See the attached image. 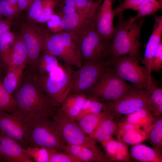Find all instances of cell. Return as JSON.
I'll list each match as a JSON object with an SVG mask.
<instances>
[{
    "mask_svg": "<svg viewBox=\"0 0 162 162\" xmlns=\"http://www.w3.org/2000/svg\"><path fill=\"white\" fill-rule=\"evenodd\" d=\"M29 71L26 75L24 73L21 84L13 94L18 110L30 119L46 115L50 116L57 106L39 87L32 71Z\"/></svg>",
    "mask_w": 162,
    "mask_h": 162,
    "instance_id": "1",
    "label": "cell"
},
{
    "mask_svg": "<svg viewBox=\"0 0 162 162\" xmlns=\"http://www.w3.org/2000/svg\"><path fill=\"white\" fill-rule=\"evenodd\" d=\"M122 12L117 15V22L114 27L110 42V55L115 57L130 56L135 57L139 61H142L140 40L144 17L139 19L138 21L132 16L125 20Z\"/></svg>",
    "mask_w": 162,
    "mask_h": 162,
    "instance_id": "2",
    "label": "cell"
},
{
    "mask_svg": "<svg viewBox=\"0 0 162 162\" xmlns=\"http://www.w3.org/2000/svg\"><path fill=\"white\" fill-rule=\"evenodd\" d=\"M72 66L60 64L51 72L37 75L32 72L37 84L53 104L59 106L69 94L72 85Z\"/></svg>",
    "mask_w": 162,
    "mask_h": 162,
    "instance_id": "3",
    "label": "cell"
},
{
    "mask_svg": "<svg viewBox=\"0 0 162 162\" xmlns=\"http://www.w3.org/2000/svg\"><path fill=\"white\" fill-rule=\"evenodd\" d=\"M68 32L79 48L83 64L110 57V42L98 32L95 28L94 22L78 30Z\"/></svg>",
    "mask_w": 162,
    "mask_h": 162,
    "instance_id": "4",
    "label": "cell"
},
{
    "mask_svg": "<svg viewBox=\"0 0 162 162\" xmlns=\"http://www.w3.org/2000/svg\"><path fill=\"white\" fill-rule=\"evenodd\" d=\"M29 136V147L62 151L65 144L56 121L48 115L30 119Z\"/></svg>",
    "mask_w": 162,
    "mask_h": 162,
    "instance_id": "5",
    "label": "cell"
},
{
    "mask_svg": "<svg viewBox=\"0 0 162 162\" xmlns=\"http://www.w3.org/2000/svg\"><path fill=\"white\" fill-rule=\"evenodd\" d=\"M50 117L56 122L65 144L82 145L90 149L101 158L109 160L96 143L86 134L78 124L70 118L57 106Z\"/></svg>",
    "mask_w": 162,
    "mask_h": 162,
    "instance_id": "6",
    "label": "cell"
},
{
    "mask_svg": "<svg viewBox=\"0 0 162 162\" xmlns=\"http://www.w3.org/2000/svg\"><path fill=\"white\" fill-rule=\"evenodd\" d=\"M151 89H138L134 86L118 100L104 103L103 111L113 119L128 115L138 110L146 109L152 112L153 107L150 100Z\"/></svg>",
    "mask_w": 162,
    "mask_h": 162,
    "instance_id": "7",
    "label": "cell"
},
{
    "mask_svg": "<svg viewBox=\"0 0 162 162\" xmlns=\"http://www.w3.org/2000/svg\"><path fill=\"white\" fill-rule=\"evenodd\" d=\"M116 74L112 65L103 72L88 96L100 101H114L123 97L133 87Z\"/></svg>",
    "mask_w": 162,
    "mask_h": 162,
    "instance_id": "8",
    "label": "cell"
},
{
    "mask_svg": "<svg viewBox=\"0 0 162 162\" xmlns=\"http://www.w3.org/2000/svg\"><path fill=\"white\" fill-rule=\"evenodd\" d=\"M51 34L44 27L32 22H22L20 28V35L26 49L28 65L34 70L39 58L45 50L47 39Z\"/></svg>",
    "mask_w": 162,
    "mask_h": 162,
    "instance_id": "9",
    "label": "cell"
},
{
    "mask_svg": "<svg viewBox=\"0 0 162 162\" xmlns=\"http://www.w3.org/2000/svg\"><path fill=\"white\" fill-rule=\"evenodd\" d=\"M111 57L83 64L76 70H73L72 85L70 94H83L88 96L101 74L112 64Z\"/></svg>",
    "mask_w": 162,
    "mask_h": 162,
    "instance_id": "10",
    "label": "cell"
},
{
    "mask_svg": "<svg viewBox=\"0 0 162 162\" xmlns=\"http://www.w3.org/2000/svg\"><path fill=\"white\" fill-rule=\"evenodd\" d=\"M112 66L120 78L131 83L135 88L149 89L153 82L146 70L139 64L135 57L130 56H112Z\"/></svg>",
    "mask_w": 162,
    "mask_h": 162,
    "instance_id": "11",
    "label": "cell"
},
{
    "mask_svg": "<svg viewBox=\"0 0 162 162\" xmlns=\"http://www.w3.org/2000/svg\"><path fill=\"white\" fill-rule=\"evenodd\" d=\"M30 119L18 110L13 113L0 111V134L13 139L26 149L30 145Z\"/></svg>",
    "mask_w": 162,
    "mask_h": 162,
    "instance_id": "12",
    "label": "cell"
},
{
    "mask_svg": "<svg viewBox=\"0 0 162 162\" xmlns=\"http://www.w3.org/2000/svg\"><path fill=\"white\" fill-rule=\"evenodd\" d=\"M98 8L86 6L72 14L60 16L59 25L62 31L74 32L94 22Z\"/></svg>",
    "mask_w": 162,
    "mask_h": 162,
    "instance_id": "13",
    "label": "cell"
},
{
    "mask_svg": "<svg viewBox=\"0 0 162 162\" xmlns=\"http://www.w3.org/2000/svg\"><path fill=\"white\" fill-rule=\"evenodd\" d=\"M45 50L62 59L66 64L78 68L82 66L74 56L69 42L62 38L61 32L50 34L46 40Z\"/></svg>",
    "mask_w": 162,
    "mask_h": 162,
    "instance_id": "14",
    "label": "cell"
},
{
    "mask_svg": "<svg viewBox=\"0 0 162 162\" xmlns=\"http://www.w3.org/2000/svg\"><path fill=\"white\" fill-rule=\"evenodd\" d=\"M112 0H103L99 7L94 20L95 28L104 38L110 41L114 29Z\"/></svg>",
    "mask_w": 162,
    "mask_h": 162,
    "instance_id": "15",
    "label": "cell"
},
{
    "mask_svg": "<svg viewBox=\"0 0 162 162\" xmlns=\"http://www.w3.org/2000/svg\"><path fill=\"white\" fill-rule=\"evenodd\" d=\"M0 156L1 162H33L25 149L13 139L0 134Z\"/></svg>",
    "mask_w": 162,
    "mask_h": 162,
    "instance_id": "16",
    "label": "cell"
},
{
    "mask_svg": "<svg viewBox=\"0 0 162 162\" xmlns=\"http://www.w3.org/2000/svg\"><path fill=\"white\" fill-rule=\"evenodd\" d=\"M155 22L151 35L147 44L142 62L143 64L150 77L151 68L154 54L162 42V16H155Z\"/></svg>",
    "mask_w": 162,
    "mask_h": 162,
    "instance_id": "17",
    "label": "cell"
},
{
    "mask_svg": "<svg viewBox=\"0 0 162 162\" xmlns=\"http://www.w3.org/2000/svg\"><path fill=\"white\" fill-rule=\"evenodd\" d=\"M107 158L111 161L129 162L130 156L126 144L112 137L101 143Z\"/></svg>",
    "mask_w": 162,
    "mask_h": 162,
    "instance_id": "18",
    "label": "cell"
},
{
    "mask_svg": "<svg viewBox=\"0 0 162 162\" xmlns=\"http://www.w3.org/2000/svg\"><path fill=\"white\" fill-rule=\"evenodd\" d=\"M88 96L83 94H70L62 104L61 111L72 120L78 118L83 104Z\"/></svg>",
    "mask_w": 162,
    "mask_h": 162,
    "instance_id": "19",
    "label": "cell"
},
{
    "mask_svg": "<svg viewBox=\"0 0 162 162\" xmlns=\"http://www.w3.org/2000/svg\"><path fill=\"white\" fill-rule=\"evenodd\" d=\"M116 128L113 119L107 114L90 137L96 143H101L112 137Z\"/></svg>",
    "mask_w": 162,
    "mask_h": 162,
    "instance_id": "20",
    "label": "cell"
},
{
    "mask_svg": "<svg viewBox=\"0 0 162 162\" xmlns=\"http://www.w3.org/2000/svg\"><path fill=\"white\" fill-rule=\"evenodd\" d=\"M62 151L72 155L80 162H107L90 149L82 145L65 144Z\"/></svg>",
    "mask_w": 162,
    "mask_h": 162,
    "instance_id": "21",
    "label": "cell"
},
{
    "mask_svg": "<svg viewBox=\"0 0 162 162\" xmlns=\"http://www.w3.org/2000/svg\"><path fill=\"white\" fill-rule=\"evenodd\" d=\"M27 62L28 56L26 49L22 38L19 34L16 37L12 49L7 71L14 69L27 64Z\"/></svg>",
    "mask_w": 162,
    "mask_h": 162,
    "instance_id": "22",
    "label": "cell"
},
{
    "mask_svg": "<svg viewBox=\"0 0 162 162\" xmlns=\"http://www.w3.org/2000/svg\"><path fill=\"white\" fill-rule=\"evenodd\" d=\"M130 153L132 158L139 162H162L161 152L145 145H135L131 148Z\"/></svg>",
    "mask_w": 162,
    "mask_h": 162,
    "instance_id": "23",
    "label": "cell"
},
{
    "mask_svg": "<svg viewBox=\"0 0 162 162\" xmlns=\"http://www.w3.org/2000/svg\"><path fill=\"white\" fill-rule=\"evenodd\" d=\"M151 112L141 109L127 115L126 121L142 129L148 134L151 130L154 118Z\"/></svg>",
    "mask_w": 162,
    "mask_h": 162,
    "instance_id": "24",
    "label": "cell"
},
{
    "mask_svg": "<svg viewBox=\"0 0 162 162\" xmlns=\"http://www.w3.org/2000/svg\"><path fill=\"white\" fill-rule=\"evenodd\" d=\"M26 64L14 69L8 70L2 81L3 86L9 93L13 94L21 84Z\"/></svg>",
    "mask_w": 162,
    "mask_h": 162,
    "instance_id": "25",
    "label": "cell"
},
{
    "mask_svg": "<svg viewBox=\"0 0 162 162\" xmlns=\"http://www.w3.org/2000/svg\"><path fill=\"white\" fill-rule=\"evenodd\" d=\"M16 38V36L10 30L0 38V55L2 69L4 72H7L10 53Z\"/></svg>",
    "mask_w": 162,
    "mask_h": 162,
    "instance_id": "26",
    "label": "cell"
},
{
    "mask_svg": "<svg viewBox=\"0 0 162 162\" xmlns=\"http://www.w3.org/2000/svg\"><path fill=\"white\" fill-rule=\"evenodd\" d=\"M59 64L56 56L44 50L41 54L32 72L36 75H44L51 72Z\"/></svg>",
    "mask_w": 162,
    "mask_h": 162,
    "instance_id": "27",
    "label": "cell"
},
{
    "mask_svg": "<svg viewBox=\"0 0 162 162\" xmlns=\"http://www.w3.org/2000/svg\"><path fill=\"white\" fill-rule=\"evenodd\" d=\"M106 114L103 111L98 113L87 114L76 121L83 131L90 136Z\"/></svg>",
    "mask_w": 162,
    "mask_h": 162,
    "instance_id": "28",
    "label": "cell"
},
{
    "mask_svg": "<svg viewBox=\"0 0 162 162\" xmlns=\"http://www.w3.org/2000/svg\"><path fill=\"white\" fill-rule=\"evenodd\" d=\"M162 9V0H144L137 9V14L133 17L138 20L146 16L154 15Z\"/></svg>",
    "mask_w": 162,
    "mask_h": 162,
    "instance_id": "29",
    "label": "cell"
},
{
    "mask_svg": "<svg viewBox=\"0 0 162 162\" xmlns=\"http://www.w3.org/2000/svg\"><path fill=\"white\" fill-rule=\"evenodd\" d=\"M17 110L16 99L5 89L0 80V111L13 113Z\"/></svg>",
    "mask_w": 162,
    "mask_h": 162,
    "instance_id": "30",
    "label": "cell"
},
{
    "mask_svg": "<svg viewBox=\"0 0 162 162\" xmlns=\"http://www.w3.org/2000/svg\"><path fill=\"white\" fill-rule=\"evenodd\" d=\"M147 139L153 148L161 152L162 147V119L155 121L148 134Z\"/></svg>",
    "mask_w": 162,
    "mask_h": 162,
    "instance_id": "31",
    "label": "cell"
},
{
    "mask_svg": "<svg viewBox=\"0 0 162 162\" xmlns=\"http://www.w3.org/2000/svg\"><path fill=\"white\" fill-rule=\"evenodd\" d=\"M148 134L143 129L139 128L123 135L118 140L126 144L136 145L147 139Z\"/></svg>",
    "mask_w": 162,
    "mask_h": 162,
    "instance_id": "32",
    "label": "cell"
},
{
    "mask_svg": "<svg viewBox=\"0 0 162 162\" xmlns=\"http://www.w3.org/2000/svg\"><path fill=\"white\" fill-rule=\"evenodd\" d=\"M25 149L27 155L34 162H49V154L47 148L28 147Z\"/></svg>",
    "mask_w": 162,
    "mask_h": 162,
    "instance_id": "33",
    "label": "cell"
},
{
    "mask_svg": "<svg viewBox=\"0 0 162 162\" xmlns=\"http://www.w3.org/2000/svg\"><path fill=\"white\" fill-rule=\"evenodd\" d=\"M49 157V162H80L72 155L63 151L47 148Z\"/></svg>",
    "mask_w": 162,
    "mask_h": 162,
    "instance_id": "34",
    "label": "cell"
},
{
    "mask_svg": "<svg viewBox=\"0 0 162 162\" xmlns=\"http://www.w3.org/2000/svg\"><path fill=\"white\" fill-rule=\"evenodd\" d=\"M49 0H33L27 10V16L32 21H34L40 16Z\"/></svg>",
    "mask_w": 162,
    "mask_h": 162,
    "instance_id": "35",
    "label": "cell"
},
{
    "mask_svg": "<svg viewBox=\"0 0 162 162\" xmlns=\"http://www.w3.org/2000/svg\"><path fill=\"white\" fill-rule=\"evenodd\" d=\"M58 3L57 0H49L40 16L34 21L39 23L46 22L54 14V9Z\"/></svg>",
    "mask_w": 162,
    "mask_h": 162,
    "instance_id": "36",
    "label": "cell"
},
{
    "mask_svg": "<svg viewBox=\"0 0 162 162\" xmlns=\"http://www.w3.org/2000/svg\"><path fill=\"white\" fill-rule=\"evenodd\" d=\"M144 0H124V2L117 6L114 10L115 16L127 9L137 11V9Z\"/></svg>",
    "mask_w": 162,
    "mask_h": 162,
    "instance_id": "37",
    "label": "cell"
},
{
    "mask_svg": "<svg viewBox=\"0 0 162 162\" xmlns=\"http://www.w3.org/2000/svg\"><path fill=\"white\" fill-rule=\"evenodd\" d=\"M162 68V42L155 51L152 62L151 72H160Z\"/></svg>",
    "mask_w": 162,
    "mask_h": 162,
    "instance_id": "38",
    "label": "cell"
},
{
    "mask_svg": "<svg viewBox=\"0 0 162 162\" xmlns=\"http://www.w3.org/2000/svg\"><path fill=\"white\" fill-rule=\"evenodd\" d=\"M150 100L153 107L162 104V88L158 87L153 82L151 86Z\"/></svg>",
    "mask_w": 162,
    "mask_h": 162,
    "instance_id": "39",
    "label": "cell"
},
{
    "mask_svg": "<svg viewBox=\"0 0 162 162\" xmlns=\"http://www.w3.org/2000/svg\"><path fill=\"white\" fill-rule=\"evenodd\" d=\"M139 128H140L125 121L124 122H120L117 125L115 133L118 140L126 133Z\"/></svg>",
    "mask_w": 162,
    "mask_h": 162,
    "instance_id": "40",
    "label": "cell"
},
{
    "mask_svg": "<svg viewBox=\"0 0 162 162\" xmlns=\"http://www.w3.org/2000/svg\"><path fill=\"white\" fill-rule=\"evenodd\" d=\"M0 6L6 19L12 20L18 14L11 7L6 0H0Z\"/></svg>",
    "mask_w": 162,
    "mask_h": 162,
    "instance_id": "41",
    "label": "cell"
},
{
    "mask_svg": "<svg viewBox=\"0 0 162 162\" xmlns=\"http://www.w3.org/2000/svg\"><path fill=\"white\" fill-rule=\"evenodd\" d=\"M60 18V16L54 14L51 16L46 22L50 30L54 33L62 31L59 25Z\"/></svg>",
    "mask_w": 162,
    "mask_h": 162,
    "instance_id": "42",
    "label": "cell"
},
{
    "mask_svg": "<svg viewBox=\"0 0 162 162\" xmlns=\"http://www.w3.org/2000/svg\"><path fill=\"white\" fill-rule=\"evenodd\" d=\"M104 107V103L98 100L95 98L91 103L85 115L99 113L103 110Z\"/></svg>",
    "mask_w": 162,
    "mask_h": 162,
    "instance_id": "43",
    "label": "cell"
},
{
    "mask_svg": "<svg viewBox=\"0 0 162 162\" xmlns=\"http://www.w3.org/2000/svg\"><path fill=\"white\" fill-rule=\"evenodd\" d=\"M13 22L12 20H0V38L7 31L10 30Z\"/></svg>",
    "mask_w": 162,
    "mask_h": 162,
    "instance_id": "44",
    "label": "cell"
},
{
    "mask_svg": "<svg viewBox=\"0 0 162 162\" xmlns=\"http://www.w3.org/2000/svg\"><path fill=\"white\" fill-rule=\"evenodd\" d=\"M33 0H17L19 13L27 10Z\"/></svg>",
    "mask_w": 162,
    "mask_h": 162,
    "instance_id": "45",
    "label": "cell"
},
{
    "mask_svg": "<svg viewBox=\"0 0 162 162\" xmlns=\"http://www.w3.org/2000/svg\"><path fill=\"white\" fill-rule=\"evenodd\" d=\"M63 6L62 8V12L63 15H69L74 12L76 10L75 7L67 5H64L62 3H60Z\"/></svg>",
    "mask_w": 162,
    "mask_h": 162,
    "instance_id": "46",
    "label": "cell"
},
{
    "mask_svg": "<svg viewBox=\"0 0 162 162\" xmlns=\"http://www.w3.org/2000/svg\"><path fill=\"white\" fill-rule=\"evenodd\" d=\"M151 113L153 116H157L160 115L162 113V104L154 107Z\"/></svg>",
    "mask_w": 162,
    "mask_h": 162,
    "instance_id": "47",
    "label": "cell"
},
{
    "mask_svg": "<svg viewBox=\"0 0 162 162\" xmlns=\"http://www.w3.org/2000/svg\"><path fill=\"white\" fill-rule=\"evenodd\" d=\"M9 4L18 13H19L17 0H6Z\"/></svg>",
    "mask_w": 162,
    "mask_h": 162,
    "instance_id": "48",
    "label": "cell"
},
{
    "mask_svg": "<svg viewBox=\"0 0 162 162\" xmlns=\"http://www.w3.org/2000/svg\"><path fill=\"white\" fill-rule=\"evenodd\" d=\"M65 5H70L75 7V0H65L62 3Z\"/></svg>",
    "mask_w": 162,
    "mask_h": 162,
    "instance_id": "49",
    "label": "cell"
},
{
    "mask_svg": "<svg viewBox=\"0 0 162 162\" xmlns=\"http://www.w3.org/2000/svg\"><path fill=\"white\" fill-rule=\"evenodd\" d=\"M4 17L3 12L1 9V8L0 6V20L3 19V18Z\"/></svg>",
    "mask_w": 162,
    "mask_h": 162,
    "instance_id": "50",
    "label": "cell"
},
{
    "mask_svg": "<svg viewBox=\"0 0 162 162\" xmlns=\"http://www.w3.org/2000/svg\"><path fill=\"white\" fill-rule=\"evenodd\" d=\"M2 69V65L1 61L0 55V73Z\"/></svg>",
    "mask_w": 162,
    "mask_h": 162,
    "instance_id": "51",
    "label": "cell"
},
{
    "mask_svg": "<svg viewBox=\"0 0 162 162\" xmlns=\"http://www.w3.org/2000/svg\"><path fill=\"white\" fill-rule=\"evenodd\" d=\"M58 3H62L65 0H57Z\"/></svg>",
    "mask_w": 162,
    "mask_h": 162,
    "instance_id": "52",
    "label": "cell"
},
{
    "mask_svg": "<svg viewBox=\"0 0 162 162\" xmlns=\"http://www.w3.org/2000/svg\"><path fill=\"white\" fill-rule=\"evenodd\" d=\"M0 162H1V158H0Z\"/></svg>",
    "mask_w": 162,
    "mask_h": 162,
    "instance_id": "53",
    "label": "cell"
},
{
    "mask_svg": "<svg viewBox=\"0 0 162 162\" xmlns=\"http://www.w3.org/2000/svg\"></svg>",
    "mask_w": 162,
    "mask_h": 162,
    "instance_id": "54",
    "label": "cell"
}]
</instances>
